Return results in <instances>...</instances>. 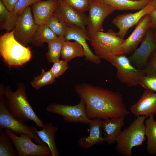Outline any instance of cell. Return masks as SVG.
I'll return each mask as SVG.
<instances>
[{
    "label": "cell",
    "instance_id": "6da1fadb",
    "mask_svg": "<svg viewBox=\"0 0 156 156\" xmlns=\"http://www.w3.org/2000/svg\"><path fill=\"white\" fill-rule=\"evenodd\" d=\"M75 90L84 102L86 114L90 119L99 118L104 120L126 116L130 113L122 95L119 92L88 83L75 85Z\"/></svg>",
    "mask_w": 156,
    "mask_h": 156
},
{
    "label": "cell",
    "instance_id": "7a4b0ae2",
    "mask_svg": "<svg viewBox=\"0 0 156 156\" xmlns=\"http://www.w3.org/2000/svg\"><path fill=\"white\" fill-rule=\"evenodd\" d=\"M0 91L5 96L7 109L14 118L23 122L33 121L37 126L44 128L43 122L36 114L27 100L26 87L24 83H18L15 91H12L10 86L5 87L1 85Z\"/></svg>",
    "mask_w": 156,
    "mask_h": 156
},
{
    "label": "cell",
    "instance_id": "3957f363",
    "mask_svg": "<svg viewBox=\"0 0 156 156\" xmlns=\"http://www.w3.org/2000/svg\"><path fill=\"white\" fill-rule=\"evenodd\" d=\"M0 54L5 64L10 67L22 66L30 61L32 56L30 48L15 39L14 30L0 36Z\"/></svg>",
    "mask_w": 156,
    "mask_h": 156
},
{
    "label": "cell",
    "instance_id": "277c9868",
    "mask_svg": "<svg viewBox=\"0 0 156 156\" xmlns=\"http://www.w3.org/2000/svg\"><path fill=\"white\" fill-rule=\"evenodd\" d=\"M94 54L107 62L114 56L124 54L122 45L124 39L120 38L112 29L107 32L96 31L89 36Z\"/></svg>",
    "mask_w": 156,
    "mask_h": 156
},
{
    "label": "cell",
    "instance_id": "5b68a950",
    "mask_svg": "<svg viewBox=\"0 0 156 156\" xmlns=\"http://www.w3.org/2000/svg\"><path fill=\"white\" fill-rule=\"evenodd\" d=\"M146 117L138 116L127 128L121 131L116 141L118 153L124 156H132L133 148L143 144L146 138L144 122Z\"/></svg>",
    "mask_w": 156,
    "mask_h": 156
},
{
    "label": "cell",
    "instance_id": "8992f818",
    "mask_svg": "<svg viewBox=\"0 0 156 156\" xmlns=\"http://www.w3.org/2000/svg\"><path fill=\"white\" fill-rule=\"evenodd\" d=\"M0 128L10 129L16 135L27 134L32 138L36 143L47 146L37 135L36 128L25 124L23 122L15 118L10 113L5 105L4 95L0 91Z\"/></svg>",
    "mask_w": 156,
    "mask_h": 156
},
{
    "label": "cell",
    "instance_id": "52a82bcc",
    "mask_svg": "<svg viewBox=\"0 0 156 156\" xmlns=\"http://www.w3.org/2000/svg\"><path fill=\"white\" fill-rule=\"evenodd\" d=\"M108 62L116 68L118 80L129 87L139 85L142 78L146 75L143 69L135 67L125 54L115 55Z\"/></svg>",
    "mask_w": 156,
    "mask_h": 156
},
{
    "label": "cell",
    "instance_id": "ba28073f",
    "mask_svg": "<svg viewBox=\"0 0 156 156\" xmlns=\"http://www.w3.org/2000/svg\"><path fill=\"white\" fill-rule=\"evenodd\" d=\"M85 108L84 102L80 99L79 103L75 105L50 104L46 107V110L49 113L62 116L66 123H81L89 125L92 120L88 118Z\"/></svg>",
    "mask_w": 156,
    "mask_h": 156
},
{
    "label": "cell",
    "instance_id": "9c48e42d",
    "mask_svg": "<svg viewBox=\"0 0 156 156\" xmlns=\"http://www.w3.org/2000/svg\"><path fill=\"white\" fill-rule=\"evenodd\" d=\"M5 131L12 139L18 156H52L47 146L34 143L29 135L23 133L18 136L10 129H5Z\"/></svg>",
    "mask_w": 156,
    "mask_h": 156
},
{
    "label": "cell",
    "instance_id": "30bf717a",
    "mask_svg": "<svg viewBox=\"0 0 156 156\" xmlns=\"http://www.w3.org/2000/svg\"><path fill=\"white\" fill-rule=\"evenodd\" d=\"M116 10L101 0H90L86 30L89 36L96 31H103V22Z\"/></svg>",
    "mask_w": 156,
    "mask_h": 156
},
{
    "label": "cell",
    "instance_id": "8fae6325",
    "mask_svg": "<svg viewBox=\"0 0 156 156\" xmlns=\"http://www.w3.org/2000/svg\"><path fill=\"white\" fill-rule=\"evenodd\" d=\"M31 6L27 8L19 16L14 30L15 39L26 46L31 42L33 37L39 25L35 23Z\"/></svg>",
    "mask_w": 156,
    "mask_h": 156
},
{
    "label": "cell",
    "instance_id": "7c38bea8",
    "mask_svg": "<svg viewBox=\"0 0 156 156\" xmlns=\"http://www.w3.org/2000/svg\"><path fill=\"white\" fill-rule=\"evenodd\" d=\"M52 15L59 18L67 26L75 25L86 30L87 15L85 12L77 11L63 0H58L57 6Z\"/></svg>",
    "mask_w": 156,
    "mask_h": 156
},
{
    "label": "cell",
    "instance_id": "4fadbf2b",
    "mask_svg": "<svg viewBox=\"0 0 156 156\" xmlns=\"http://www.w3.org/2000/svg\"><path fill=\"white\" fill-rule=\"evenodd\" d=\"M152 28L150 29L140 47L128 58L131 64L138 69H144L152 53L156 49V41Z\"/></svg>",
    "mask_w": 156,
    "mask_h": 156
},
{
    "label": "cell",
    "instance_id": "5bb4252c",
    "mask_svg": "<svg viewBox=\"0 0 156 156\" xmlns=\"http://www.w3.org/2000/svg\"><path fill=\"white\" fill-rule=\"evenodd\" d=\"M154 9L151 1L145 8L137 12L124 13L117 16L113 19L112 23L119 29L118 32L117 33L118 35L124 39L129 28L136 25L142 18Z\"/></svg>",
    "mask_w": 156,
    "mask_h": 156
},
{
    "label": "cell",
    "instance_id": "9a60e30c",
    "mask_svg": "<svg viewBox=\"0 0 156 156\" xmlns=\"http://www.w3.org/2000/svg\"><path fill=\"white\" fill-rule=\"evenodd\" d=\"M64 38L65 41L75 40L82 46L86 60L96 64L101 63V59L93 53L87 43V40L90 41V38L86 30L75 25L67 26Z\"/></svg>",
    "mask_w": 156,
    "mask_h": 156
},
{
    "label": "cell",
    "instance_id": "2e32d148",
    "mask_svg": "<svg viewBox=\"0 0 156 156\" xmlns=\"http://www.w3.org/2000/svg\"><path fill=\"white\" fill-rule=\"evenodd\" d=\"M151 28L149 14L142 18L136 25L131 35L124 40L122 45L124 54H128L136 49L144 38L148 31Z\"/></svg>",
    "mask_w": 156,
    "mask_h": 156
},
{
    "label": "cell",
    "instance_id": "e0dca14e",
    "mask_svg": "<svg viewBox=\"0 0 156 156\" xmlns=\"http://www.w3.org/2000/svg\"><path fill=\"white\" fill-rule=\"evenodd\" d=\"M130 110L135 117L154 116L156 114V92L145 90L138 101L131 106Z\"/></svg>",
    "mask_w": 156,
    "mask_h": 156
},
{
    "label": "cell",
    "instance_id": "ac0fdd59",
    "mask_svg": "<svg viewBox=\"0 0 156 156\" xmlns=\"http://www.w3.org/2000/svg\"><path fill=\"white\" fill-rule=\"evenodd\" d=\"M103 120L96 118L92 120L89 124V134L86 137L80 138L77 144L81 148L88 149L93 145H99L105 141L103 137Z\"/></svg>",
    "mask_w": 156,
    "mask_h": 156
},
{
    "label": "cell",
    "instance_id": "d6986e66",
    "mask_svg": "<svg viewBox=\"0 0 156 156\" xmlns=\"http://www.w3.org/2000/svg\"><path fill=\"white\" fill-rule=\"evenodd\" d=\"M58 0L41 1L31 6L33 17L38 25L46 24L55 9Z\"/></svg>",
    "mask_w": 156,
    "mask_h": 156
},
{
    "label": "cell",
    "instance_id": "ffe728a7",
    "mask_svg": "<svg viewBox=\"0 0 156 156\" xmlns=\"http://www.w3.org/2000/svg\"><path fill=\"white\" fill-rule=\"evenodd\" d=\"M125 116L109 118L103 120V128L105 141L109 145L116 142L120 134L122 128L124 125Z\"/></svg>",
    "mask_w": 156,
    "mask_h": 156
},
{
    "label": "cell",
    "instance_id": "44dd1931",
    "mask_svg": "<svg viewBox=\"0 0 156 156\" xmlns=\"http://www.w3.org/2000/svg\"><path fill=\"white\" fill-rule=\"evenodd\" d=\"M58 127L54 126L51 122L46 123L42 129L36 130L37 135L41 140L46 144L50 149L52 156H60L59 151L56 144L55 134Z\"/></svg>",
    "mask_w": 156,
    "mask_h": 156
},
{
    "label": "cell",
    "instance_id": "7402d4cb",
    "mask_svg": "<svg viewBox=\"0 0 156 156\" xmlns=\"http://www.w3.org/2000/svg\"><path fill=\"white\" fill-rule=\"evenodd\" d=\"M116 10H140L146 6L152 0L133 1L130 0H101Z\"/></svg>",
    "mask_w": 156,
    "mask_h": 156
},
{
    "label": "cell",
    "instance_id": "603a6c76",
    "mask_svg": "<svg viewBox=\"0 0 156 156\" xmlns=\"http://www.w3.org/2000/svg\"><path fill=\"white\" fill-rule=\"evenodd\" d=\"M19 16L9 10L1 0H0V29L6 32L13 31Z\"/></svg>",
    "mask_w": 156,
    "mask_h": 156
},
{
    "label": "cell",
    "instance_id": "cb8c5ba5",
    "mask_svg": "<svg viewBox=\"0 0 156 156\" xmlns=\"http://www.w3.org/2000/svg\"><path fill=\"white\" fill-rule=\"evenodd\" d=\"M85 52L82 46L76 41H65L63 45L61 57L68 62L76 57L85 56Z\"/></svg>",
    "mask_w": 156,
    "mask_h": 156
},
{
    "label": "cell",
    "instance_id": "d4e9b609",
    "mask_svg": "<svg viewBox=\"0 0 156 156\" xmlns=\"http://www.w3.org/2000/svg\"><path fill=\"white\" fill-rule=\"evenodd\" d=\"M151 116L145 120V132L147 137L146 151L149 154L156 155V121Z\"/></svg>",
    "mask_w": 156,
    "mask_h": 156
},
{
    "label": "cell",
    "instance_id": "484cf974",
    "mask_svg": "<svg viewBox=\"0 0 156 156\" xmlns=\"http://www.w3.org/2000/svg\"><path fill=\"white\" fill-rule=\"evenodd\" d=\"M57 37L56 35L46 25H39L34 34L31 43L36 47H41L44 42L54 40Z\"/></svg>",
    "mask_w": 156,
    "mask_h": 156
},
{
    "label": "cell",
    "instance_id": "4316f807",
    "mask_svg": "<svg viewBox=\"0 0 156 156\" xmlns=\"http://www.w3.org/2000/svg\"><path fill=\"white\" fill-rule=\"evenodd\" d=\"M65 41L64 37H57L56 39L47 42L48 50L45 55L48 62L53 63L60 60L63 45Z\"/></svg>",
    "mask_w": 156,
    "mask_h": 156
},
{
    "label": "cell",
    "instance_id": "83f0119b",
    "mask_svg": "<svg viewBox=\"0 0 156 156\" xmlns=\"http://www.w3.org/2000/svg\"><path fill=\"white\" fill-rule=\"evenodd\" d=\"M0 128V156H16V151L10 137Z\"/></svg>",
    "mask_w": 156,
    "mask_h": 156
},
{
    "label": "cell",
    "instance_id": "f1b7e54d",
    "mask_svg": "<svg viewBox=\"0 0 156 156\" xmlns=\"http://www.w3.org/2000/svg\"><path fill=\"white\" fill-rule=\"evenodd\" d=\"M55 79L50 70L45 71L42 69L41 74L34 77L31 83L34 88L39 90L43 86L54 83Z\"/></svg>",
    "mask_w": 156,
    "mask_h": 156
},
{
    "label": "cell",
    "instance_id": "f546056e",
    "mask_svg": "<svg viewBox=\"0 0 156 156\" xmlns=\"http://www.w3.org/2000/svg\"><path fill=\"white\" fill-rule=\"evenodd\" d=\"M46 25L57 37H64L67 26L59 18L52 15Z\"/></svg>",
    "mask_w": 156,
    "mask_h": 156
},
{
    "label": "cell",
    "instance_id": "4dcf8cb0",
    "mask_svg": "<svg viewBox=\"0 0 156 156\" xmlns=\"http://www.w3.org/2000/svg\"><path fill=\"white\" fill-rule=\"evenodd\" d=\"M69 68L68 62L62 59L58 60L53 63V65L50 70L55 78H58Z\"/></svg>",
    "mask_w": 156,
    "mask_h": 156
},
{
    "label": "cell",
    "instance_id": "1f68e13d",
    "mask_svg": "<svg viewBox=\"0 0 156 156\" xmlns=\"http://www.w3.org/2000/svg\"><path fill=\"white\" fill-rule=\"evenodd\" d=\"M139 85L146 90L156 92V74L146 75L142 78Z\"/></svg>",
    "mask_w": 156,
    "mask_h": 156
},
{
    "label": "cell",
    "instance_id": "d6a6232c",
    "mask_svg": "<svg viewBox=\"0 0 156 156\" xmlns=\"http://www.w3.org/2000/svg\"><path fill=\"white\" fill-rule=\"evenodd\" d=\"M77 11L85 12L88 11L90 0H63Z\"/></svg>",
    "mask_w": 156,
    "mask_h": 156
},
{
    "label": "cell",
    "instance_id": "836d02e7",
    "mask_svg": "<svg viewBox=\"0 0 156 156\" xmlns=\"http://www.w3.org/2000/svg\"><path fill=\"white\" fill-rule=\"evenodd\" d=\"M42 0H19L12 11L19 16L27 7Z\"/></svg>",
    "mask_w": 156,
    "mask_h": 156
},
{
    "label": "cell",
    "instance_id": "e575fe53",
    "mask_svg": "<svg viewBox=\"0 0 156 156\" xmlns=\"http://www.w3.org/2000/svg\"><path fill=\"white\" fill-rule=\"evenodd\" d=\"M143 69L146 75L156 74V49L150 56Z\"/></svg>",
    "mask_w": 156,
    "mask_h": 156
},
{
    "label": "cell",
    "instance_id": "d590c367",
    "mask_svg": "<svg viewBox=\"0 0 156 156\" xmlns=\"http://www.w3.org/2000/svg\"><path fill=\"white\" fill-rule=\"evenodd\" d=\"M6 7L10 11H12L19 0H1Z\"/></svg>",
    "mask_w": 156,
    "mask_h": 156
},
{
    "label": "cell",
    "instance_id": "8d00e7d4",
    "mask_svg": "<svg viewBox=\"0 0 156 156\" xmlns=\"http://www.w3.org/2000/svg\"><path fill=\"white\" fill-rule=\"evenodd\" d=\"M151 19V28L156 30V9H154L149 13Z\"/></svg>",
    "mask_w": 156,
    "mask_h": 156
},
{
    "label": "cell",
    "instance_id": "74e56055",
    "mask_svg": "<svg viewBox=\"0 0 156 156\" xmlns=\"http://www.w3.org/2000/svg\"><path fill=\"white\" fill-rule=\"evenodd\" d=\"M151 2L154 7L155 9H156V0H152Z\"/></svg>",
    "mask_w": 156,
    "mask_h": 156
},
{
    "label": "cell",
    "instance_id": "f35d334b",
    "mask_svg": "<svg viewBox=\"0 0 156 156\" xmlns=\"http://www.w3.org/2000/svg\"><path fill=\"white\" fill-rule=\"evenodd\" d=\"M153 35L154 37L155 40L156 41V30L155 31H153Z\"/></svg>",
    "mask_w": 156,
    "mask_h": 156
},
{
    "label": "cell",
    "instance_id": "ab89813d",
    "mask_svg": "<svg viewBox=\"0 0 156 156\" xmlns=\"http://www.w3.org/2000/svg\"><path fill=\"white\" fill-rule=\"evenodd\" d=\"M130 0L133 1H140L142 0Z\"/></svg>",
    "mask_w": 156,
    "mask_h": 156
}]
</instances>
